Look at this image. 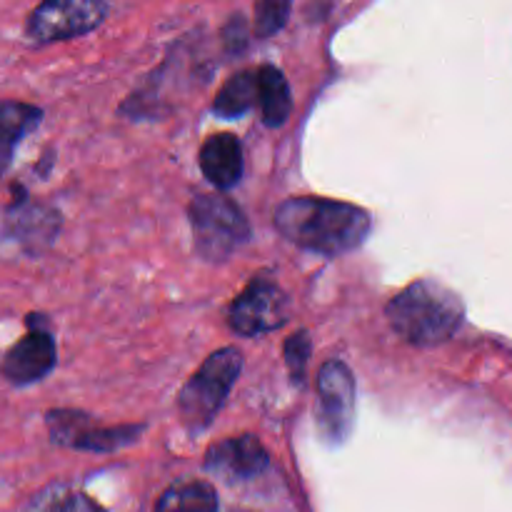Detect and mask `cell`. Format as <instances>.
<instances>
[{"instance_id":"obj_16","label":"cell","mask_w":512,"mask_h":512,"mask_svg":"<svg viewBox=\"0 0 512 512\" xmlns=\"http://www.w3.org/2000/svg\"><path fill=\"white\" fill-rule=\"evenodd\" d=\"M283 355H285V368H288L293 385H300V388H303V385H305V370H308V363H310V335H308V330H298V333L290 335V338L285 340Z\"/></svg>"},{"instance_id":"obj_13","label":"cell","mask_w":512,"mask_h":512,"mask_svg":"<svg viewBox=\"0 0 512 512\" xmlns=\"http://www.w3.org/2000/svg\"><path fill=\"white\" fill-rule=\"evenodd\" d=\"M153 512H218V495L205 480H183L160 495Z\"/></svg>"},{"instance_id":"obj_6","label":"cell","mask_w":512,"mask_h":512,"mask_svg":"<svg viewBox=\"0 0 512 512\" xmlns=\"http://www.w3.org/2000/svg\"><path fill=\"white\" fill-rule=\"evenodd\" d=\"M108 15V5L98 0H53L30 13L25 35L33 45L78 38L98 28Z\"/></svg>"},{"instance_id":"obj_14","label":"cell","mask_w":512,"mask_h":512,"mask_svg":"<svg viewBox=\"0 0 512 512\" xmlns=\"http://www.w3.org/2000/svg\"><path fill=\"white\" fill-rule=\"evenodd\" d=\"M255 103H260V78L258 68L235 73L228 83L215 95L213 113L220 118H240L248 113Z\"/></svg>"},{"instance_id":"obj_10","label":"cell","mask_w":512,"mask_h":512,"mask_svg":"<svg viewBox=\"0 0 512 512\" xmlns=\"http://www.w3.org/2000/svg\"><path fill=\"white\" fill-rule=\"evenodd\" d=\"M58 363L55 340L48 330L33 328L8 350L3 363L5 380L10 385L40 383Z\"/></svg>"},{"instance_id":"obj_12","label":"cell","mask_w":512,"mask_h":512,"mask_svg":"<svg viewBox=\"0 0 512 512\" xmlns=\"http://www.w3.org/2000/svg\"><path fill=\"white\" fill-rule=\"evenodd\" d=\"M260 78V115L268 128H280L293 113V95L285 75L273 65L258 68Z\"/></svg>"},{"instance_id":"obj_8","label":"cell","mask_w":512,"mask_h":512,"mask_svg":"<svg viewBox=\"0 0 512 512\" xmlns=\"http://www.w3.org/2000/svg\"><path fill=\"white\" fill-rule=\"evenodd\" d=\"M45 420H48L50 438L55 445H68L73 450H88V453H113V450L135 443L138 435L143 433L140 425L100 428L78 410H50Z\"/></svg>"},{"instance_id":"obj_3","label":"cell","mask_w":512,"mask_h":512,"mask_svg":"<svg viewBox=\"0 0 512 512\" xmlns=\"http://www.w3.org/2000/svg\"><path fill=\"white\" fill-rule=\"evenodd\" d=\"M243 370V355L235 348L215 350L178 393V413L190 433H203L228 400Z\"/></svg>"},{"instance_id":"obj_15","label":"cell","mask_w":512,"mask_h":512,"mask_svg":"<svg viewBox=\"0 0 512 512\" xmlns=\"http://www.w3.org/2000/svg\"><path fill=\"white\" fill-rule=\"evenodd\" d=\"M43 113H40L35 105L28 103H15V100H3V108H0V148H3V168H8L10 160H13L15 148L20 145V140L35 130V125L40 123Z\"/></svg>"},{"instance_id":"obj_2","label":"cell","mask_w":512,"mask_h":512,"mask_svg":"<svg viewBox=\"0 0 512 512\" xmlns=\"http://www.w3.org/2000/svg\"><path fill=\"white\" fill-rule=\"evenodd\" d=\"M390 328L410 345L430 348L448 343L465 320V305L458 293L440 280H415L400 290L385 308Z\"/></svg>"},{"instance_id":"obj_9","label":"cell","mask_w":512,"mask_h":512,"mask_svg":"<svg viewBox=\"0 0 512 512\" xmlns=\"http://www.w3.org/2000/svg\"><path fill=\"white\" fill-rule=\"evenodd\" d=\"M270 463L265 445L255 435H240L215 443L205 453V470L218 478L235 483V480H250L263 473Z\"/></svg>"},{"instance_id":"obj_7","label":"cell","mask_w":512,"mask_h":512,"mask_svg":"<svg viewBox=\"0 0 512 512\" xmlns=\"http://www.w3.org/2000/svg\"><path fill=\"white\" fill-rule=\"evenodd\" d=\"M290 300L278 283L255 278L228 310V323L243 338L273 333L288 323Z\"/></svg>"},{"instance_id":"obj_17","label":"cell","mask_w":512,"mask_h":512,"mask_svg":"<svg viewBox=\"0 0 512 512\" xmlns=\"http://www.w3.org/2000/svg\"><path fill=\"white\" fill-rule=\"evenodd\" d=\"M290 15V3H280V0H260L255 5V30L260 38H270L278 33L285 25Z\"/></svg>"},{"instance_id":"obj_18","label":"cell","mask_w":512,"mask_h":512,"mask_svg":"<svg viewBox=\"0 0 512 512\" xmlns=\"http://www.w3.org/2000/svg\"><path fill=\"white\" fill-rule=\"evenodd\" d=\"M58 512H105V510L100 508L93 498H88V495H70V498L60 505Z\"/></svg>"},{"instance_id":"obj_1","label":"cell","mask_w":512,"mask_h":512,"mask_svg":"<svg viewBox=\"0 0 512 512\" xmlns=\"http://www.w3.org/2000/svg\"><path fill=\"white\" fill-rule=\"evenodd\" d=\"M275 228L288 243L320 255H343L360 248L373 218L358 205L328 198H290L275 210Z\"/></svg>"},{"instance_id":"obj_5","label":"cell","mask_w":512,"mask_h":512,"mask_svg":"<svg viewBox=\"0 0 512 512\" xmlns=\"http://www.w3.org/2000/svg\"><path fill=\"white\" fill-rule=\"evenodd\" d=\"M315 423L325 443L340 445L355 425V378L343 360H328L318 373Z\"/></svg>"},{"instance_id":"obj_11","label":"cell","mask_w":512,"mask_h":512,"mask_svg":"<svg viewBox=\"0 0 512 512\" xmlns=\"http://www.w3.org/2000/svg\"><path fill=\"white\" fill-rule=\"evenodd\" d=\"M198 163L210 185L218 190H230L243 178V145L233 133H215L200 148Z\"/></svg>"},{"instance_id":"obj_4","label":"cell","mask_w":512,"mask_h":512,"mask_svg":"<svg viewBox=\"0 0 512 512\" xmlns=\"http://www.w3.org/2000/svg\"><path fill=\"white\" fill-rule=\"evenodd\" d=\"M195 253L208 263H223L250 240L243 210L225 195H198L188 208Z\"/></svg>"}]
</instances>
